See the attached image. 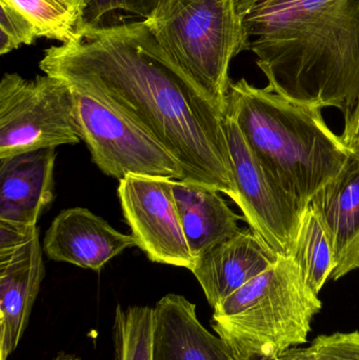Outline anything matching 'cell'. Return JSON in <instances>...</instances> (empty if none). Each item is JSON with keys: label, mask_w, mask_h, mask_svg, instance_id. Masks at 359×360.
Returning <instances> with one entry per match:
<instances>
[{"label": "cell", "mask_w": 359, "mask_h": 360, "mask_svg": "<svg viewBox=\"0 0 359 360\" xmlns=\"http://www.w3.org/2000/svg\"><path fill=\"white\" fill-rule=\"evenodd\" d=\"M39 68L149 133L179 162L183 180L236 203L225 112L181 75L145 20L78 32L46 49Z\"/></svg>", "instance_id": "obj_1"}, {"label": "cell", "mask_w": 359, "mask_h": 360, "mask_svg": "<svg viewBox=\"0 0 359 360\" xmlns=\"http://www.w3.org/2000/svg\"><path fill=\"white\" fill-rule=\"evenodd\" d=\"M244 23L269 90L349 116L359 99V0H261Z\"/></svg>", "instance_id": "obj_2"}, {"label": "cell", "mask_w": 359, "mask_h": 360, "mask_svg": "<svg viewBox=\"0 0 359 360\" xmlns=\"http://www.w3.org/2000/svg\"><path fill=\"white\" fill-rule=\"evenodd\" d=\"M225 113L303 211L351 153L341 135L329 128L322 108L295 103L244 78L230 84Z\"/></svg>", "instance_id": "obj_3"}, {"label": "cell", "mask_w": 359, "mask_h": 360, "mask_svg": "<svg viewBox=\"0 0 359 360\" xmlns=\"http://www.w3.org/2000/svg\"><path fill=\"white\" fill-rule=\"evenodd\" d=\"M322 307L296 260L280 256L214 308L212 328L237 359L272 360L308 342Z\"/></svg>", "instance_id": "obj_4"}, {"label": "cell", "mask_w": 359, "mask_h": 360, "mask_svg": "<svg viewBox=\"0 0 359 360\" xmlns=\"http://www.w3.org/2000/svg\"><path fill=\"white\" fill-rule=\"evenodd\" d=\"M145 21L181 75L225 112L230 65L248 50L234 0H160Z\"/></svg>", "instance_id": "obj_5"}, {"label": "cell", "mask_w": 359, "mask_h": 360, "mask_svg": "<svg viewBox=\"0 0 359 360\" xmlns=\"http://www.w3.org/2000/svg\"><path fill=\"white\" fill-rule=\"evenodd\" d=\"M81 141L73 89L54 76L0 82V160Z\"/></svg>", "instance_id": "obj_6"}, {"label": "cell", "mask_w": 359, "mask_h": 360, "mask_svg": "<svg viewBox=\"0 0 359 360\" xmlns=\"http://www.w3.org/2000/svg\"><path fill=\"white\" fill-rule=\"evenodd\" d=\"M74 94L80 137L103 174L119 181L128 176L185 179L179 162L149 133L98 99Z\"/></svg>", "instance_id": "obj_7"}, {"label": "cell", "mask_w": 359, "mask_h": 360, "mask_svg": "<svg viewBox=\"0 0 359 360\" xmlns=\"http://www.w3.org/2000/svg\"><path fill=\"white\" fill-rule=\"evenodd\" d=\"M225 130L237 192L236 205L251 230L278 256H291L303 211L249 147L235 120L225 113Z\"/></svg>", "instance_id": "obj_8"}, {"label": "cell", "mask_w": 359, "mask_h": 360, "mask_svg": "<svg viewBox=\"0 0 359 360\" xmlns=\"http://www.w3.org/2000/svg\"><path fill=\"white\" fill-rule=\"evenodd\" d=\"M173 180L128 176L120 180L122 214L139 249L151 262L191 271L194 259L173 195Z\"/></svg>", "instance_id": "obj_9"}, {"label": "cell", "mask_w": 359, "mask_h": 360, "mask_svg": "<svg viewBox=\"0 0 359 360\" xmlns=\"http://www.w3.org/2000/svg\"><path fill=\"white\" fill-rule=\"evenodd\" d=\"M37 226L0 221V353L6 360L27 329L44 277Z\"/></svg>", "instance_id": "obj_10"}, {"label": "cell", "mask_w": 359, "mask_h": 360, "mask_svg": "<svg viewBox=\"0 0 359 360\" xmlns=\"http://www.w3.org/2000/svg\"><path fill=\"white\" fill-rule=\"evenodd\" d=\"M137 247L133 235L124 234L84 207L63 210L46 231L44 251L50 259L100 271L129 248Z\"/></svg>", "instance_id": "obj_11"}, {"label": "cell", "mask_w": 359, "mask_h": 360, "mask_svg": "<svg viewBox=\"0 0 359 360\" xmlns=\"http://www.w3.org/2000/svg\"><path fill=\"white\" fill-rule=\"evenodd\" d=\"M280 257L250 228L242 229L196 258L191 272L214 309Z\"/></svg>", "instance_id": "obj_12"}, {"label": "cell", "mask_w": 359, "mask_h": 360, "mask_svg": "<svg viewBox=\"0 0 359 360\" xmlns=\"http://www.w3.org/2000/svg\"><path fill=\"white\" fill-rule=\"evenodd\" d=\"M310 205L326 229L334 253L331 279L356 270L359 251V148L351 149L339 174L325 184Z\"/></svg>", "instance_id": "obj_13"}, {"label": "cell", "mask_w": 359, "mask_h": 360, "mask_svg": "<svg viewBox=\"0 0 359 360\" xmlns=\"http://www.w3.org/2000/svg\"><path fill=\"white\" fill-rule=\"evenodd\" d=\"M154 360H236L228 345L200 323L196 306L167 294L154 307Z\"/></svg>", "instance_id": "obj_14"}, {"label": "cell", "mask_w": 359, "mask_h": 360, "mask_svg": "<svg viewBox=\"0 0 359 360\" xmlns=\"http://www.w3.org/2000/svg\"><path fill=\"white\" fill-rule=\"evenodd\" d=\"M55 149H40L0 160V221L37 226L53 200Z\"/></svg>", "instance_id": "obj_15"}, {"label": "cell", "mask_w": 359, "mask_h": 360, "mask_svg": "<svg viewBox=\"0 0 359 360\" xmlns=\"http://www.w3.org/2000/svg\"><path fill=\"white\" fill-rule=\"evenodd\" d=\"M173 195L193 259L242 229L237 215L218 191L185 180H173Z\"/></svg>", "instance_id": "obj_16"}, {"label": "cell", "mask_w": 359, "mask_h": 360, "mask_svg": "<svg viewBox=\"0 0 359 360\" xmlns=\"http://www.w3.org/2000/svg\"><path fill=\"white\" fill-rule=\"evenodd\" d=\"M291 256L301 266L309 287L320 294L334 272L335 259L326 229L311 205H308L301 216Z\"/></svg>", "instance_id": "obj_17"}, {"label": "cell", "mask_w": 359, "mask_h": 360, "mask_svg": "<svg viewBox=\"0 0 359 360\" xmlns=\"http://www.w3.org/2000/svg\"><path fill=\"white\" fill-rule=\"evenodd\" d=\"M114 360H154V309L116 307L113 326Z\"/></svg>", "instance_id": "obj_18"}, {"label": "cell", "mask_w": 359, "mask_h": 360, "mask_svg": "<svg viewBox=\"0 0 359 360\" xmlns=\"http://www.w3.org/2000/svg\"><path fill=\"white\" fill-rule=\"evenodd\" d=\"M37 29L39 37L61 44L75 37L79 13L63 0H11Z\"/></svg>", "instance_id": "obj_19"}, {"label": "cell", "mask_w": 359, "mask_h": 360, "mask_svg": "<svg viewBox=\"0 0 359 360\" xmlns=\"http://www.w3.org/2000/svg\"><path fill=\"white\" fill-rule=\"evenodd\" d=\"M160 0H84L76 25V33L115 21L116 13L126 14L145 20L151 16Z\"/></svg>", "instance_id": "obj_20"}, {"label": "cell", "mask_w": 359, "mask_h": 360, "mask_svg": "<svg viewBox=\"0 0 359 360\" xmlns=\"http://www.w3.org/2000/svg\"><path fill=\"white\" fill-rule=\"evenodd\" d=\"M282 360H359V332L330 334L316 338L310 346L290 349Z\"/></svg>", "instance_id": "obj_21"}, {"label": "cell", "mask_w": 359, "mask_h": 360, "mask_svg": "<svg viewBox=\"0 0 359 360\" xmlns=\"http://www.w3.org/2000/svg\"><path fill=\"white\" fill-rule=\"evenodd\" d=\"M0 54L29 46L39 38L33 22L11 0H0Z\"/></svg>", "instance_id": "obj_22"}, {"label": "cell", "mask_w": 359, "mask_h": 360, "mask_svg": "<svg viewBox=\"0 0 359 360\" xmlns=\"http://www.w3.org/2000/svg\"><path fill=\"white\" fill-rule=\"evenodd\" d=\"M341 137L349 149L359 148V99L351 113L345 118V127Z\"/></svg>", "instance_id": "obj_23"}, {"label": "cell", "mask_w": 359, "mask_h": 360, "mask_svg": "<svg viewBox=\"0 0 359 360\" xmlns=\"http://www.w3.org/2000/svg\"><path fill=\"white\" fill-rule=\"evenodd\" d=\"M259 1L261 0H234L238 14L244 19Z\"/></svg>", "instance_id": "obj_24"}, {"label": "cell", "mask_w": 359, "mask_h": 360, "mask_svg": "<svg viewBox=\"0 0 359 360\" xmlns=\"http://www.w3.org/2000/svg\"><path fill=\"white\" fill-rule=\"evenodd\" d=\"M63 1L67 2L70 6H73L75 10H77L80 16V13H81V8L82 6H84V0H63Z\"/></svg>", "instance_id": "obj_25"}, {"label": "cell", "mask_w": 359, "mask_h": 360, "mask_svg": "<svg viewBox=\"0 0 359 360\" xmlns=\"http://www.w3.org/2000/svg\"><path fill=\"white\" fill-rule=\"evenodd\" d=\"M53 360H80L78 359L77 356H75V355L72 354H67V353H59L58 355H57L56 357H55Z\"/></svg>", "instance_id": "obj_26"}, {"label": "cell", "mask_w": 359, "mask_h": 360, "mask_svg": "<svg viewBox=\"0 0 359 360\" xmlns=\"http://www.w3.org/2000/svg\"><path fill=\"white\" fill-rule=\"evenodd\" d=\"M236 360H267V359H237V357H235ZM272 360H282L280 359H272Z\"/></svg>", "instance_id": "obj_27"}, {"label": "cell", "mask_w": 359, "mask_h": 360, "mask_svg": "<svg viewBox=\"0 0 359 360\" xmlns=\"http://www.w3.org/2000/svg\"><path fill=\"white\" fill-rule=\"evenodd\" d=\"M359 269V251H358V260H356V270Z\"/></svg>", "instance_id": "obj_28"}]
</instances>
